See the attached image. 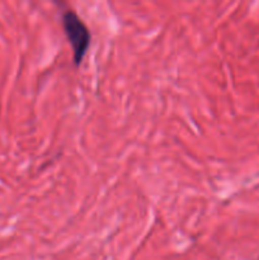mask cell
I'll return each mask as SVG.
<instances>
[{
  "label": "cell",
  "mask_w": 259,
  "mask_h": 260,
  "mask_svg": "<svg viewBox=\"0 0 259 260\" xmlns=\"http://www.w3.org/2000/svg\"><path fill=\"white\" fill-rule=\"evenodd\" d=\"M63 32L68 37L74 56V63L80 66L90 46V30L73 9H66L61 17Z\"/></svg>",
  "instance_id": "1"
}]
</instances>
